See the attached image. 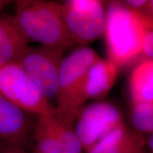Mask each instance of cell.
I'll list each match as a JSON object with an SVG mask.
<instances>
[{"instance_id":"cell-1","label":"cell","mask_w":153,"mask_h":153,"mask_svg":"<svg viewBox=\"0 0 153 153\" xmlns=\"http://www.w3.org/2000/svg\"><path fill=\"white\" fill-rule=\"evenodd\" d=\"M106 11L104 37L107 60L118 70L130 66L141 57L147 27L141 14L126 8L120 1H108Z\"/></svg>"},{"instance_id":"cell-2","label":"cell","mask_w":153,"mask_h":153,"mask_svg":"<svg viewBox=\"0 0 153 153\" xmlns=\"http://www.w3.org/2000/svg\"><path fill=\"white\" fill-rule=\"evenodd\" d=\"M28 41L65 50L73 46L62 16L61 4L43 0H19L14 15Z\"/></svg>"},{"instance_id":"cell-3","label":"cell","mask_w":153,"mask_h":153,"mask_svg":"<svg viewBox=\"0 0 153 153\" xmlns=\"http://www.w3.org/2000/svg\"><path fill=\"white\" fill-rule=\"evenodd\" d=\"M99 57L94 50L86 45L74 50L63 57L58 76L55 114L63 121L73 125L77 114L80 88L90 66Z\"/></svg>"},{"instance_id":"cell-4","label":"cell","mask_w":153,"mask_h":153,"mask_svg":"<svg viewBox=\"0 0 153 153\" xmlns=\"http://www.w3.org/2000/svg\"><path fill=\"white\" fill-rule=\"evenodd\" d=\"M0 94L24 111L38 116L55 110L19 62L0 68Z\"/></svg>"},{"instance_id":"cell-5","label":"cell","mask_w":153,"mask_h":153,"mask_svg":"<svg viewBox=\"0 0 153 153\" xmlns=\"http://www.w3.org/2000/svg\"><path fill=\"white\" fill-rule=\"evenodd\" d=\"M65 27L74 43L86 45L104 36L106 3L99 0H68L61 4Z\"/></svg>"},{"instance_id":"cell-6","label":"cell","mask_w":153,"mask_h":153,"mask_svg":"<svg viewBox=\"0 0 153 153\" xmlns=\"http://www.w3.org/2000/svg\"><path fill=\"white\" fill-rule=\"evenodd\" d=\"M74 122V131L85 152L125 123L121 111L106 101L82 106L76 115Z\"/></svg>"},{"instance_id":"cell-7","label":"cell","mask_w":153,"mask_h":153,"mask_svg":"<svg viewBox=\"0 0 153 153\" xmlns=\"http://www.w3.org/2000/svg\"><path fill=\"white\" fill-rule=\"evenodd\" d=\"M64 50L44 45L29 47L18 62L48 100L56 99Z\"/></svg>"},{"instance_id":"cell-8","label":"cell","mask_w":153,"mask_h":153,"mask_svg":"<svg viewBox=\"0 0 153 153\" xmlns=\"http://www.w3.org/2000/svg\"><path fill=\"white\" fill-rule=\"evenodd\" d=\"M33 153H83L74 126L63 121L55 111L38 116Z\"/></svg>"},{"instance_id":"cell-9","label":"cell","mask_w":153,"mask_h":153,"mask_svg":"<svg viewBox=\"0 0 153 153\" xmlns=\"http://www.w3.org/2000/svg\"><path fill=\"white\" fill-rule=\"evenodd\" d=\"M117 72L113 63L99 57L89 68L82 82L77 99L78 108L89 100L104 98L114 85Z\"/></svg>"},{"instance_id":"cell-10","label":"cell","mask_w":153,"mask_h":153,"mask_svg":"<svg viewBox=\"0 0 153 153\" xmlns=\"http://www.w3.org/2000/svg\"><path fill=\"white\" fill-rule=\"evenodd\" d=\"M26 114L0 94L1 142L22 148L29 134V120Z\"/></svg>"},{"instance_id":"cell-11","label":"cell","mask_w":153,"mask_h":153,"mask_svg":"<svg viewBox=\"0 0 153 153\" xmlns=\"http://www.w3.org/2000/svg\"><path fill=\"white\" fill-rule=\"evenodd\" d=\"M28 43L14 16L0 14V68L18 62L28 48Z\"/></svg>"},{"instance_id":"cell-12","label":"cell","mask_w":153,"mask_h":153,"mask_svg":"<svg viewBox=\"0 0 153 153\" xmlns=\"http://www.w3.org/2000/svg\"><path fill=\"white\" fill-rule=\"evenodd\" d=\"M145 145L144 135L124 123L85 153H140Z\"/></svg>"},{"instance_id":"cell-13","label":"cell","mask_w":153,"mask_h":153,"mask_svg":"<svg viewBox=\"0 0 153 153\" xmlns=\"http://www.w3.org/2000/svg\"><path fill=\"white\" fill-rule=\"evenodd\" d=\"M128 86L131 104L153 101V60L139 61L130 74Z\"/></svg>"},{"instance_id":"cell-14","label":"cell","mask_w":153,"mask_h":153,"mask_svg":"<svg viewBox=\"0 0 153 153\" xmlns=\"http://www.w3.org/2000/svg\"><path fill=\"white\" fill-rule=\"evenodd\" d=\"M130 119L133 129L138 133H153V101L131 104Z\"/></svg>"},{"instance_id":"cell-15","label":"cell","mask_w":153,"mask_h":153,"mask_svg":"<svg viewBox=\"0 0 153 153\" xmlns=\"http://www.w3.org/2000/svg\"><path fill=\"white\" fill-rule=\"evenodd\" d=\"M140 57L153 60V28H147L143 38Z\"/></svg>"},{"instance_id":"cell-16","label":"cell","mask_w":153,"mask_h":153,"mask_svg":"<svg viewBox=\"0 0 153 153\" xmlns=\"http://www.w3.org/2000/svg\"><path fill=\"white\" fill-rule=\"evenodd\" d=\"M120 1L126 8L131 11L139 14H143L148 0H124Z\"/></svg>"},{"instance_id":"cell-17","label":"cell","mask_w":153,"mask_h":153,"mask_svg":"<svg viewBox=\"0 0 153 153\" xmlns=\"http://www.w3.org/2000/svg\"><path fill=\"white\" fill-rule=\"evenodd\" d=\"M0 153H26L23 150L22 148L12 145H6Z\"/></svg>"},{"instance_id":"cell-18","label":"cell","mask_w":153,"mask_h":153,"mask_svg":"<svg viewBox=\"0 0 153 153\" xmlns=\"http://www.w3.org/2000/svg\"><path fill=\"white\" fill-rule=\"evenodd\" d=\"M142 14L145 15L148 18L153 20V0H148L145 10Z\"/></svg>"},{"instance_id":"cell-19","label":"cell","mask_w":153,"mask_h":153,"mask_svg":"<svg viewBox=\"0 0 153 153\" xmlns=\"http://www.w3.org/2000/svg\"><path fill=\"white\" fill-rule=\"evenodd\" d=\"M146 145H148L150 148L151 152L153 153V133H150V137L146 139Z\"/></svg>"},{"instance_id":"cell-20","label":"cell","mask_w":153,"mask_h":153,"mask_svg":"<svg viewBox=\"0 0 153 153\" xmlns=\"http://www.w3.org/2000/svg\"><path fill=\"white\" fill-rule=\"evenodd\" d=\"M13 1H7V0H0V14H1V11H3L4 7H7V5L10 4Z\"/></svg>"},{"instance_id":"cell-21","label":"cell","mask_w":153,"mask_h":153,"mask_svg":"<svg viewBox=\"0 0 153 153\" xmlns=\"http://www.w3.org/2000/svg\"><path fill=\"white\" fill-rule=\"evenodd\" d=\"M6 145H7V144H5V143H4L0 141V152H1V150H2L4 148V146Z\"/></svg>"},{"instance_id":"cell-22","label":"cell","mask_w":153,"mask_h":153,"mask_svg":"<svg viewBox=\"0 0 153 153\" xmlns=\"http://www.w3.org/2000/svg\"><path fill=\"white\" fill-rule=\"evenodd\" d=\"M140 153H143V152H140Z\"/></svg>"}]
</instances>
